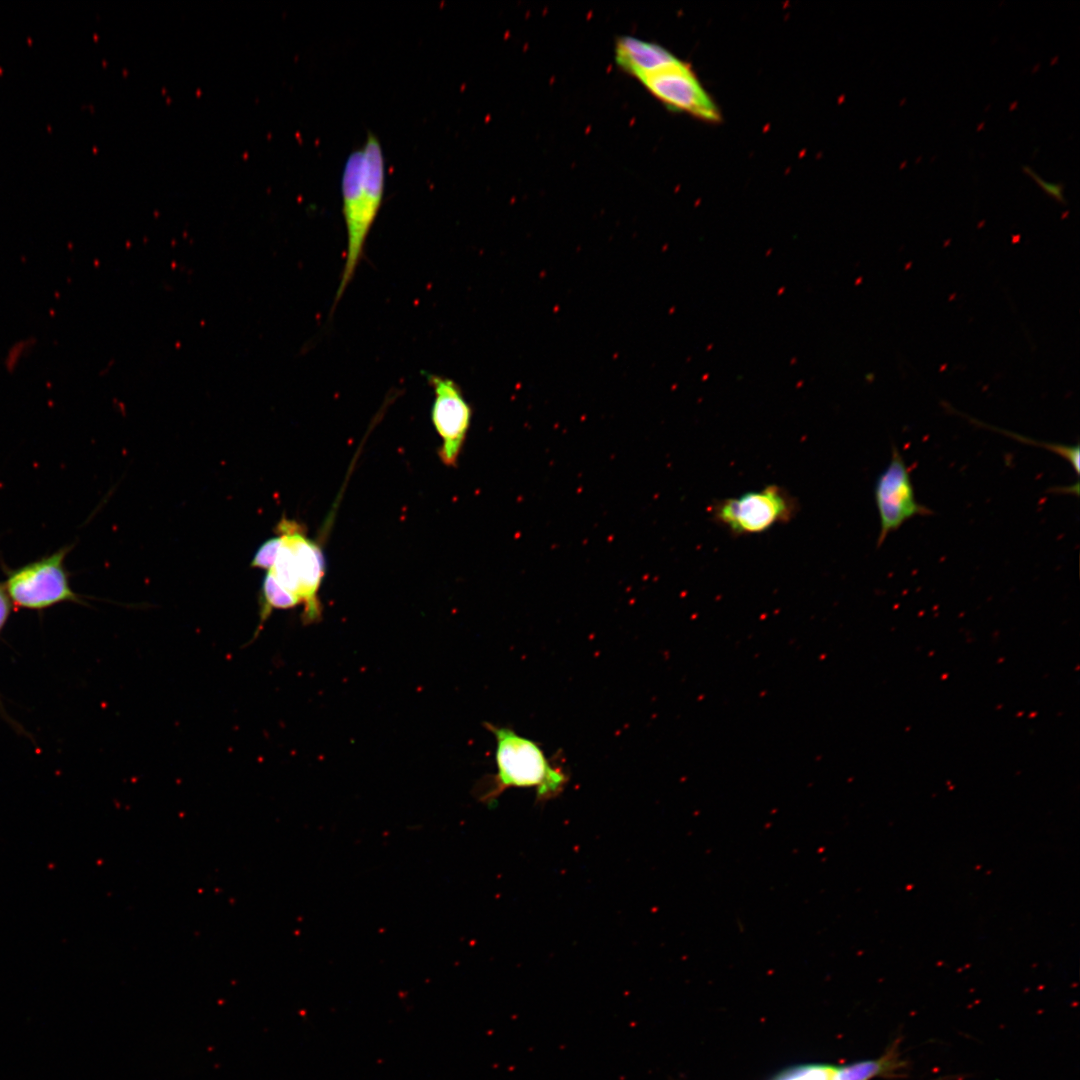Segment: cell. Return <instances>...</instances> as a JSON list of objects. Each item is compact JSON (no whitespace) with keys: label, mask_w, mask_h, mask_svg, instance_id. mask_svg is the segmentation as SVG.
Returning a JSON list of instances; mask_svg holds the SVG:
<instances>
[{"label":"cell","mask_w":1080,"mask_h":1080,"mask_svg":"<svg viewBox=\"0 0 1080 1080\" xmlns=\"http://www.w3.org/2000/svg\"><path fill=\"white\" fill-rule=\"evenodd\" d=\"M384 188L383 151L378 137L370 132L363 147L347 157L341 177L347 246L335 303L344 294L361 261L368 234L382 205Z\"/></svg>","instance_id":"6da1fadb"},{"label":"cell","mask_w":1080,"mask_h":1080,"mask_svg":"<svg viewBox=\"0 0 1080 1080\" xmlns=\"http://www.w3.org/2000/svg\"><path fill=\"white\" fill-rule=\"evenodd\" d=\"M496 740L497 771L482 785L479 800L494 805L508 788H533L536 800L546 802L565 789L569 777L552 764L535 741L517 734L513 729L485 723Z\"/></svg>","instance_id":"7a4b0ae2"},{"label":"cell","mask_w":1080,"mask_h":1080,"mask_svg":"<svg viewBox=\"0 0 1080 1080\" xmlns=\"http://www.w3.org/2000/svg\"><path fill=\"white\" fill-rule=\"evenodd\" d=\"M281 545L270 572L277 582L304 604V624L318 622L322 608L318 597L325 571L320 546L304 534L298 522L281 519L276 527Z\"/></svg>","instance_id":"3957f363"},{"label":"cell","mask_w":1080,"mask_h":1080,"mask_svg":"<svg viewBox=\"0 0 1080 1080\" xmlns=\"http://www.w3.org/2000/svg\"><path fill=\"white\" fill-rule=\"evenodd\" d=\"M799 503L785 488L776 484L749 491L736 497L719 499L709 513L714 522L735 537L761 534L778 524L791 521Z\"/></svg>","instance_id":"277c9868"},{"label":"cell","mask_w":1080,"mask_h":1080,"mask_svg":"<svg viewBox=\"0 0 1080 1080\" xmlns=\"http://www.w3.org/2000/svg\"><path fill=\"white\" fill-rule=\"evenodd\" d=\"M66 553L61 549L12 572L5 585L11 602L26 609H44L76 600L64 567Z\"/></svg>","instance_id":"5b68a950"},{"label":"cell","mask_w":1080,"mask_h":1080,"mask_svg":"<svg viewBox=\"0 0 1080 1080\" xmlns=\"http://www.w3.org/2000/svg\"><path fill=\"white\" fill-rule=\"evenodd\" d=\"M874 498L880 520L877 547L909 519L933 514L916 500L910 471L896 446L892 447L889 464L876 480Z\"/></svg>","instance_id":"8992f818"},{"label":"cell","mask_w":1080,"mask_h":1080,"mask_svg":"<svg viewBox=\"0 0 1080 1080\" xmlns=\"http://www.w3.org/2000/svg\"><path fill=\"white\" fill-rule=\"evenodd\" d=\"M669 109L714 122L720 113L690 66L677 60L638 79Z\"/></svg>","instance_id":"52a82bcc"},{"label":"cell","mask_w":1080,"mask_h":1080,"mask_svg":"<svg viewBox=\"0 0 1080 1080\" xmlns=\"http://www.w3.org/2000/svg\"><path fill=\"white\" fill-rule=\"evenodd\" d=\"M434 391L432 423L442 439L439 456L445 465L456 464L471 421V407L459 385L451 378L429 374Z\"/></svg>","instance_id":"ba28073f"},{"label":"cell","mask_w":1080,"mask_h":1080,"mask_svg":"<svg viewBox=\"0 0 1080 1080\" xmlns=\"http://www.w3.org/2000/svg\"><path fill=\"white\" fill-rule=\"evenodd\" d=\"M615 59L624 72L637 79L678 60L662 46L633 36L618 38Z\"/></svg>","instance_id":"9c48e42d"},{"label":"cell","mask_w":1080,"mask_h":1080,"mask_svg":"<svg viewBox=\"0 0 1080 1080\" xmlns=\"http://www.w3.org/2000/svg\"><path fill=\"white\" fill-rule=\"evenodd\" d=\"M260 600V622L255 636L274 609H290L301 604L293 594L277 582L270 572H267L263 579Z\"/></svg>","instance_id":"30bf717a"},{"label":"cell","mask_w":1080,"mask_h":1080,"mask_svg":"<svg viewBox=\"0 0 1080 1080\" xmlns=\"http://www.w3.org/2000/svg\"><path fill=\"white\" fill-rule=\"evenodd\" d=\"M895 1056L886 1054L875 1060H866L845 1066H832L829 1080H870L895 1067Z\"/></svg>","instance_id":"8fae6325"},{"label":"cell","mask_w":1080,"mask_h":1080,"mask_svg":"<svg viewBox=\"0 0 1080 1080\" xmlns=\"http://www.w3.org/2000/svg\"><path fill=\"white\" fill-rule=\"evenodd\" d=\"M280 545V536L270 538L262 543L254 554L250 566L269 571L274 565Z\"/></svg>","instance_id":"7c38bea8"},{"label":"cell","mask_w":1080,"mask_h":1080,"mask_svg":"<svg viewBox=\"0 0 1080 1080\" xmlns=\"http://www.w3.org/2000/svg\"><path fill=\"white\" fill-rule=\"evenodd\" d=\"M35 346L33 338H25L15 342L7 351L4 358V366L8 372L17 369L22 359L25 358Z\"/></svg>","instance_id":"4fadbf2b"},{"label":"cell","mask_w":1080,"mask_h":1080,"mask_svg":"<svg viewBox=\"0 0 1080 1080\" xmlns=\"http://www.w3.org/2000/svg\"><path fill=\"white\" fill-rule=\"evenodd\" d=\"M832 1066H808L793 1071L781 1080H829Z\"/></svg>","instance_id":"5bb4252c"},{"label":"cell","mask_w":1080,"mask_h":1080,"mask_svg":"<svg viewBox=\"0 0 1080 1080\" xmlns=\"http://www.w3.org/2000/svg\"><path fill=\"white\" fill-rule=\"evenodd\" d=\"M1023 170L1028 173L1033 179L1041 186L1049 195L1056 198L1058 201L1064 203L1065 199L1062 194V184H1051L1042 180L1031 168L1023 166Z\"/></svg>","instance_id":"9a60e30c"},{"label":"cell","mask_w":1080,"mask_h":1080,"mask_svg":"<svg viewBox=\"0 0 1080 1080\" xmlns=\"http://www.w3.org/2000/svg\"><path fill=\"white\" fill-rule=\"evenodd\" d=\"M11 609V600L6 588L0 585V630L6 623Z\"/></svg>","instance_id":"2e32d148"}]
</instances>
